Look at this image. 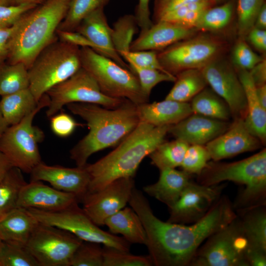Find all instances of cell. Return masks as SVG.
Segmentation results:
<instances>
[{
    "mask_svg": "<svg viewBox=\"0 0 266 266\" xmlns=\"http://www.w3.org/2000/svg\"><path fill=\"white\" fill-rule=\"evenodd\" d=\"M128 203L142 222L146 235L145 245L155 266H190L201 244L237 216L226 196L220 197L203 217L191 225L159 219L147 198L136 187Z\"/></svg>",
    "mask_w": 266,
    "mask_h": 266,
    "instance_id": "1",
    "label": "cell"
},
{
    "mask_svg": "<svg viewBox=\"0 0 266 266\" xmlns=\"http://www.w3.org/2000/svg\"><path fill=\"white\" fill-rule=\"evenodd\" d=\"M66 107L85 121L89 130L69 151L70 159L79 167L85 166L93 154L123 140L140 122L136 105L129 100L114 109L79 102L69 103Z\"/></svg>",
    "mask_w": 266,
    "mask_h": 266,
    "instance_id": "2",
    "label": "cell"
},
{
    "mask_svg": "<svg viewBox=\"0 0 266 266\" xmlns=\"http://www.w3.org/2000/svg\"><path fill=\"white\" fill-rule=\"evenodd\" d=\"M171 126L140 122L116 148L94 163H87V192L100 190L120 178L134 177L142 160L164 141Z\"/></svg>",
    "mask_w": 266,
    "mask_h": 266,
    "instance_id": "3",
    "label": "cell"
},
{
    "mask_svg": "<svg viewBox=\"0 0 266 266\" xmlns=\"http://www.w3.org/2000/svg\"><path fill=\"white\" fill-rule=\"evenodd\" d=\"M72 0H44L16 23L9 40V64L22 63L28 68L39 52L58 38L56 32Z\"/></svg>",
    "mask_w": 266,
    "mask_h": 266,
    "instance_id": "4",
    "label": "cell"
},
{
    "mask_svg": "<svg viewBox=\"0 0 266 266\" xmlns=\"http://www.w3.org/2000/svg\"><path fill=\"white\" fill-rule=\"evenodd\" d=\"M225 181L245 186L233 205L239 210L265 206L266 149L233 163L208 162L198 175V183L213 186Z\"/></svg>",
    "mask_w": 266,
    "mask_h": 266,
    "instance_id": "5",
    "label": "cell"
},
{
    "mask_svg": "<svg viewBox=\"0 0 266 266\" xmlns=\"http://www.w3.org/2000/svg\"><path fill=\"white\" fill-rule=\"evenodd\" d=\"M80 48L58 38L37 55L28 69L29 88L37 101L81 67Z\"/></svg>",
    "mask_w": 266,
    "mask_h": 266,
    "instance_id": "6",
    "label": "cell"
},
{
    "mask_svg": "<svg viewBox=\"0 0 266 266\" xmlns=\"http://www.w3.org/2000/svg\"><path fill=\"white\" fill-rule=\"evenodd\" d=\"M80 57L81 67L94 78L104 94L127 99L135 105L148 102L149 98L130 69L89 47H80Z\"/></svg>",
    "mask_w": 266,
    "mask_h": 266,
    "instance_id": "7",
    "label": "cell"
},
{
    "mask_svg": "<svg viewBox=\"0 0 266 266\" xmlns=\"http://www.w3.org/2000/svg\"><path fill=\"white\" fill-rule=\"evenodd\" d=\"M46 94L38 101L36 108L20 122L9 126L0 138V151L13 167L30 174L42 162L38 144L45 138L43 131L33 124L35 116L49 104Z\"/></svg>",
    "mask_w": 266,
    "mask_h": 266,
    "instance_id": "8",
    "label": "cell"
},
{
    "mask_svg": "<svg viewBox=\"0 0 266 266\" xmlns=\"http://www.w3.org/2000/svg\"><path fill=\"white\" fill-rule=\"evenodd\" d=\"M248 246L237 215L228 225L206 239L197 250L190 266H249L245 258Z\"/></svg>",
    "mask_w": 266,
    "mask_h": 266,
    "instance_id": "9",
    "label": "cell"
},
{
    "mask_svg": "<svg viewBox=\"0 0 266 266\" xmlns=\"http://www.w3.org/2000/svg\"><path fill=\"white\" fill-rule=\"evenodd\" d=\"M226 44L221 38L208 34L193 35L158 53L163 67L175 76L189 69H201L221 56Z\"/></svg>",
    "mask_w": 266,
    "mask_h": 266,
    "instance_id": "10",
    "label": "cell"
},
{
    "mask_svg": "<svg viewBox=\"0 0 266 266\" xmlns=\"http://www.w3.org/2000/svg\"><path fill=\"white\" fill-rule=\"evenodd\" d=\"M77 203L57 211L27 209L40 223L66 231L83 241L95 242L124 251H130V243L123 237L105 232L95 224Z\"/></svg>",
    "mask_w": 266,
    "mask_h": 266,
    "instance_id": "11",
    "label": "cell"
},
{
    "mask_svg": "<svg viewBox=\"0 0 266 266\" xmlns=\"http://www.w3.org/2000/svg\"><path fill=\"white\" fill-rule=\"evenodd\" d=\"M46 94L49 102L46 111L50 118L65 105L71 103L95 104L105 108H117L129 100L104 94L94 78L82 67L69 78L53 86Z\"/></svg>",
    "mask_w": 266,
    "mask_h": 266,
    "instance_id": "12",
    "label": "cell"
},
{
    "mask_svg": "<svg viewBox=\"0 0 266 266\" xmlns=\"http://www.w3.org/2000/svg\"><path fill=\"white\" fill-rule=\"evenodd\" d=\"M82 242L66 231L39 223L26 246L39 266H69L72 255Z\"/></svg>",
    "mask_w": 266,
    "mask_h": 266,
    "instance_id": "13",
    "label": "cell"
},
{
    "mask_svg": "<svg viewBox=\"0 0 266 266\" xmlns=\"http://www.w3.org/2000/svg\"><path fill=\"white\" fill-rule=\"evenodd\" d=\"M220 57L201 70L207 84L228 104L233 119H244L247 107L242 85L233 64Z\"/></svg>",
    "mask_w": 266,
    "mask_h": 266,
    "instance_id": "14",
    "label": "cell"
},
{
    "mask_svg": "<svg viewBox=\"0 0 266 266\" xmlns=\"http://www.w3.org/2000/svg\"><path fill=\"white\" fill-rule=\"evenodd\" d=\"M133 177L114 180L100 190L87 192L83 197V210L98 226H103L106 219L126 206L133 188Z\"/></svg>",
    "mask_w": 266,
    "mask_h": 266,
    "instance_id": "15",
    "label": "cell"
},
{
    "mask_svg": "<svg viewBox=\"0 0 266 266\" xmlns=\"http://www.w3.org/2000/svg\"><path fill=\"white\" fill-rule=\"evenodd\" d=\"M225 186H205L191 181L176 203L170 208L167 222L181 224L194 223L207 213L221 197Z\"/></svg>",
    "mask_w": 266,
    "mask_h": 266,
    "instance_id": "16",
    "label": "cell"
},
{
    "mask_svg": "<svg viewBox=\"0 0 266 266\" xmlns=\"http://www.w3.org/2000/svg\"><path fill=\"white\" fill-rule=\"evenodd\" d=\"M30 181H46L53 188L75 195L79 201L87 193L89 175L85 166L67 167L42 161L30 173Z\"/></svg>",
    "mask_w": 266,
    "mask_h": 266,
    "instance_id": "17",
    "label": "cell"
},
{
    "mask_svg": "<svg viewBox=\"0 0 266 266\" xmlns=\"http://www.w3.org/2000/svg\"><path fill=\"white\" fill-rule=\"evenodd\" d=\"M262 143L247 129L243 119L233 120L229 128L205 145L214 161L253 151Z\"/></svg>",
    "mask_w": 266,
    "mask_h": 266,
    "instance_id": "18",
    "label": "cell"
},
{
    "mask_svg": "<svg viewBox=\"0 0 266 266\" xmlns=\"http://www.w3.org/2000/svg\"><path fill=\"white\" fill-rule=\"evenodd\" d=\"M74 194L58 190L41 181H30L21 190L17 207L45 211H57L78 203Z\"/></svg>",
    "mask_w": 266,
    "mask_h": 266,
    "instance_id": "19",
    "label": "cell"
},
{
    "mask_svg": "<svg viewBox=\"0 0 266 266\" xmlns=\"http://www.w3.org/2000/svg\"><path fill=\"white\" fill-rule=\"evenodd\" d=\"M228 121L192 113L179 122L171 125L168 131L175 139L189 145H205L224 133L230 127Z\"/></svg>",
    "mask_w": 266,
    "mask_h": 266,
    "instance_id": "20",
    "label": "cell"
},
{
    "mask_svg": "<svg viewBox=\"0 0 266 266\" xmlns=\"http://www.w3.org/2000/svg\"><path fill=\"white\" fill-rule=\"evenodd\" d=\"M75 32L90 41L91 49L130 69L128 64L114 48L111 36L112 28L107 23L103 8L97 9L87 15Z\"/></svg>",
    "mask_w": 266,
    "mask_h": 266,
    "instance_id": "21",
    "label": "cell"
},
{
    "mask_svg": "<svg viewBox=\"0 0 266 266\" xmlns=\"http://www.w3.org/2000/svg\"><path fill=\"white\" fill-rule=\"evenodd\" d=\"M197 31L196 29L186 28L174 23L158 21L148 29L140 31L137 38L133 41L130 50L161 51L195 35Z\"/></svg>",
    "mask_w": 266,
    "mask_h": 266,
    "instance_id": "22",
    "label": "cell"
},
{
    "mask_svg": "<svg viewBox=\"0 0 266 266\" xmlns=\"http://www.w3.org/2000/svg\"><path fill=\"white\" fill-rule=\"evenodd\" d=\"M140 122L154 126L173 125L193 113L190 103L165 99L136 105Z\"/></svg>",
    "mask_w": 266,
    "mask_h": 266,
    "instance_id": "23",
    "label": "cell"
},
{
    "mask_svg": "<svg viewBox=\"0 0 266 266\" xmlns=\"http://www.w3.org/2000/svg\"><path fill=\"white\" fill-rule=\"evenodd\" d=\"M189 173L175 168L160 170L158 180L143 187L148 195L171 208L177 201L182 192L191 181Z\"/></svg>",
    "mask_w": 266,
    "mask_h": 266,
    "instance_id": "24",
    "label": "cell"
},
{
    "mask_svg": "<svg viewBox=\"0 0 266 266\" xmlns=\"http://www.w3.org/2000/svg\"><path fill=\"white\" fill-rule=\"evenodd\" d=\"M235 70L246 96L247 112L244 119L245 125L250 133L264 145L266 142V109L258 99L256 87L249 71Z\"/></svg>",
    "mask_w": 266,
    "mask_h": 266,
    "instance_id": "25",
    "label": "cell"
},
{
    "mask_svg": "<svg viewBox=\"0 0 266 266\" xmlns=\"http://www.w3.org/2000/svg\"><path fill=\"white\" fill-rule=\"evenodd\" d=\"M39 222L27 209L17 207L0 220L3 242L26 245Z\"/></svg>",
    "mask_w": 266,
    "mask_h": 266,
    "instance_id": "26",
    "label": "cell"
},
{
    "mask_svg": "<svg viewBox=\"0 0 266 266\" xmlns=\"http://www.w3.org/2000/svg\"><path fill=\"white\" fill-rule=\"evenodd\" d=\"M110 233L120 234L129 243L146 245V235L140 218L131 207H125L104 222Z\"/></svg>",
    "mask_w": 266,
    "mask_h": 266,
    "instance_id": "27",
    "label": "cell"
},
{
    "mask_svg": "<svg viewBox=\"0 0 266 266\" xmlns=\"http://www.w3.org/2000/svg\"><path fill=\"white\" fill-rule=\"evenodd\" d=\"M237 212L249 245L266 252V212L264 206Z\"/></svg>",
    "mask_w": 266,
    "mask_h": 266,
    "instance_id": "28",
    "label": "cell"
},
{
    "mask_svg": "<svg viewBox=\"0 0 266 266\" xmlns=\"http://www.w3.org/2000/svg\"><path fill=\"white\" fill-rule=\"evenodd\" d=\"M29 88L1 97L0 107L3 116L9 126L20 122L37 106Z\"/></svg>",
    "mask_w": 266,
    "mask_h": 266,
    "instance_id": "29",
    "label": "cell"
},
{
    "mask_svg": "<svg viewBox=\"0 0 266 266\" xmlns=\"http://www.w3.org/2000/svg\"><path fill=\"white\" fill-rule=\"evenodd\" d=\"M175 76V83L165 99L188 102L207 85L201 69L185 70Z\"/></svg>",
    "mask_w": 266,
    "mask_h": 266,
    "instance_id": "30",
    "label": "cell"
},
{
    "mask_svg": "<svg viewBox=\"0 0 266 266\" xmlns=\"http://www.w3.org/2000/svg\"><path fill=\"white\" fill-rule=\"evenodd\" d=\"M193 113L228 121L232 117L228 104L211 89L205 88L192 100Z\"/></svg>",
    "mask_w": 266,
    "mask_h": 266,
    "instance_id": "31",
    "label": "cell"
},
{
    "mask_svg": "<svg viewBox=\"0 0 266 266\" xmlns=\"http://www.w3.org/2000/svg\"><path fill=\"white\" fill-rule=\"evenodd\" d=\"M26 183L22 171L15 167L0 180V220L17 207L21 190Z\"/></svg>",
    "mask_w": 266,
    "mask_h": 266,
    "instance_id": "32",
    "label": "cell"
},
{
    "mask_svg": "<svg viewBox=\"0 0 266 266\" xmlns=\"http://www.w3.org/2000/svg\"><path fill=\"white\" fill-rule=\"evenodd\" d=\"M189 145L187 142L178 139L164 141L149 155L151 164L159 170L180 166Z\"/></svg>",
    "mask_w": 266,
    "mask_h": 266,
    "instance_id": "33",
    "label": "cell"
},
{
    "mask_svg": "<svg viewBox=\"0 0 266 266\" xmlns=\"http://www.w3.org/2000/svg\"><path fill=\"white\" fill-rule=\"evenodd\" d=\"M235 8L234 0L207 8L201 14L196 29L203 32H216L224 29L231 22Z\"/></svg>",
    "mask_w": 266,
    "mask_h": 266,
    "instance_id": "34",
    "label": "cell"
},
{
    "mask_svg": "<svg viewBox=\"0 0 266 266\" xmlns=\"http://www.w3.org/2000/svg\"><path fill=\"white\" fill-rule=\"evenodd\" d=\"M29 87L28 70L22 63H0V96Z\"/></svg>",
    "mask_w": 266,
    "mask_h": 266,
    "instance_id": "35",
    "label": "cell"
},
{
    "mask_svg": "<svg viewBox=\"0 0 266 266\" xmlns=\"http://www.w3.org/2000/svg\"><path fill=\"white\" fill-rule=\"evenodd\" d=\"M109 0H72L68 12L57 31H75L81 21L89 14L103 8Z\"/></svg>",
    "mask_w": 266,
    "mask_h": 266,
    "instance_id": "36",
    "label": "cell"
},
{
    "mask_svg": "<svg viewBox=\"0 0 266 266\" xmlns=\"http://www.w3.org/2000/svg\"><path fill=\"white\" fill-rule=\"evenodd\" d=\"M137 26L135 16L132 15H124L115 23L111 36L114 48L119 54L130 51Z\"/></svg>",
    "mask_w": 266,
    "mask_h": 266,
    "instance_id": "37",
    "label": "cell"
},
{
    "mask_svg": "<svg viewBox=\"0 0 266 266\" xmlns=\"http://www.w3.org/2000/svg\"><path fill=\"white\" fill-rule=\"evenodd\" d=\"M265 0H237V28L239 38L245 39L254 27L257 16Z\"/></svg>",
    "mask_w": 266,
    "mask_h": 266,
    "instance_id": "38",
    "label": "cell"
},
{
    "mask_svg": "<svg viewBox=\"0 0 266 266\" xmlns=\"http://www.w3.org/2000/svg\"><path fill=\"white\" fill-rule=\"evenodd\" d=\"M1 266H39L26 245L3 242L0 252Z\"/></svg>",
    "mask_w": 266,
    "mask_h": 266,
    "instance_id": "39",
    "label": "cell"
},
{
    "mask_svg": "<svg viewBox=\"0 0 266 266\" xmlns=\"http://www.w3.org/2000/svg\"><path fill=\"white\" fill-rule=\"evenodd\" d=\"M103 266H151L149 255L138 256L111 247H102Z\"/></svg>",
    "mask_w": 266,
    "mask_h": 266,
    "instance_id": "40",
    "label": "cell"
},
{
    "mask_svg": "<svg viewBox=\"0 0 266 266\" xmlns=\"http://www.w3.org/2000/svg\"><path fill=\"white\" fill-rule=\"evenodd\" d=\"M103 264L100 244L83 241L72 255L69 266H103Z\"/></svg>",
    "mask_w": 266,
    "mask_h": 266,
    "instance_id": "41",
    "label": "cell"
},
{
    "mask_svg": "<svg viewBox=\"0 0 266 266\" xmlns=\"http://www.w3.org/2000/svg\"><path fill=\"white\" fill-rule=\"evenodd\" d=\"M128 66L130 70L137 77L143 93L149 98L152 90L158 84L165 81L174 82L176 80V76L169 73L133 65Z\"/></svg>",
    "mask_w": 266,
    "mask_h": 266,
    "instance_id": "42",
    "label": "cell"
},
{
    "mask_svg": "<svg viewBox=\"0 0 266 266\" xmlns=\"http://www.w3.org/2000/svg\"><path fill=\"white\" fill-rule=\"evenodd\" d=\"M211 159L205 145H189L184 155L181 167L186 172L199 175Z\"/></svg>",
    "mask_w": 266,
    "mask_h": 266,
    "instance_id": "43",
    "label": "cell"
},
{
    "mask_svg": "<svg viewBox=\"0 0 266 266\" xmlns=\"http://www.w3.org/2000/svg\"><path fill=\"white\" fill-rule=\"evenodd\" d=\"M264 58L254 52L243 38H239L232 52V64L235 69L249 71Z\"/></svg>",
    "mask_w": 266,
    "mask_h": 266,
    "instance_id": "44",
    "label": "cell"
},
{
    "mask_svg": "<svg viewBox=\"0 0 266 266\" xmlns=\"http://www.w3.org/2000/svg\"><path fill=\"white\" fill-rule=\"evenodd\" d=\"M120 56L128 65L144 68H150L169 73L161 64L157 51L153 50L128 51L121 52Z\"/></svg>",
    "mask_w": 266,
    "mask_h": 266,
    "instance_id": "45",
    "label": "cell"
},
{
    "mask_svg": "<svg viewBox=\"0 0 266 266\" xmlns=\"http://www.w3.org/2000/svg\"><path fill=\"white\" fill-rule=\"evenodd\" d=\"M36 5L31 3L9 5L0 4V28L13 26L24 14Z\"/></svg>",
    "mask_w": 266,
    "mask_h": 266,
    "instance_id": "46",
    "label": "cell"
},
{
    "mask_svg": "<svg viewBox=\"0 0 266 266\" xmlns=\"http://www.w3.org/2000/svg\"><path fill=\"white\" fill-rule=\"evenodd\" d=\"M49 118L52 131L60 137L69 136L80 125L70 115L65 112L57 113Z\"/></svg>",
    "mask_w": 266,
    "mask_h": 266,
    "instance_id": "47",
    "label": "cell"
},
{
    "mask_svg": "<svg viewBox=\"0 0 266 266\" xmlns=\"http://www.w3.org/2000/svg\"><path fill=\"white\" fill-rule=\"evenodd\" d=\"M207 1H212L211 0H155L154 8V20L156 22L165 14L181 6L193 2Z\"/></svg>",
    "mask_w": 266,
    "mask_h": 266,
    "instance_id": "48",
    "label": "cell"
},
{
    "mask_svg": "<svg viewBox=\"0 0 266 266\" xmlns=\"http://www.w3.org/2000/svg\"><path fill=\"white\" fill-rule=\"evenodd\" d=\"M150 0H139L135 11V18L141 31L149 28L153 23L150 19Z\"/></svg>",
    "mask_w": 266,
    "mask_h": 266,
    "instance_id": "49",
    "label": "cell"
},
{
    "mask_svg": "<svg viewBox=\"0 0 266 266\" xmlns=\"http://www.w3.org/2000/svg\"><path fill=\"white\" fill-rule=\"evenodd\" d=\"M257 50L265 53L266 51V30L254 27L247 34L245 39Z\"/></svg>",
    "mask_w": 266,
    "mask_h": 266,
    "instance_id": "50",
    "label": "cell"
},
{
    "mask_svg": "<svg viewBox=\"0 0 266 266\" xmlns=\"http://www.w3.org/2000/svg\"><path fill=\"white\" fill-rule=\"evenodd\" d=\"M246 260L249 266H266V252L248 246L245 252Z\"/></svg>",
    "mask_w": 266,
    "mask_h": 266,
    "instance_id": "51",
    "label": "cell"
},
{
    "mask_svg": "<svg viewBox=\"0 0 266 266\" xmlns=\"http://www.w3.org/2000/svg\"><path fill=\"white\" fill-rule=\"evenodd\" d=\"M15 24L10 27L0 28V63L6 61L8 42L15 30Z\"/></svg>",
    "mask_w": 266,
    "mask_h": 266,
    "instance_id": "52",
    "label": "cell"
},
{
    "mask_svg": "<svg viewBox=\"0 0 266 266\" xmlns=\"http://www.w3.org/2000/svg\"><path fill=\"white\" fill-rule=\"evenodd\" d=\"M256 87H259L266 82V57L249 71Z\"/></svg>",
    "mask_w": 266,
    "mask_h": 266,
    "instance_id": "53",
    "label": "cell"
},
{
    "mask_svg": "<svg viewBox=\"0 0 266 266\" xmlns=\"http://www.w3.org/2000/svg\"><path fill=\"white\" fill-rule=\"evenodd\" d=\"M254 27L261 29H266V4H263L258 13Z\"/></svg>",
    "mask_w": 266,
    "mask_h": 266,
    "instance_id": "54",
    "label": "cell"
},
{
    "mask_svg": "<svg viewBox=\"0 0 266 266\" xmlns=\"http://www.w3.org/2000/svg\"><path fill=\"white\" fill-rule=\"evenodd\" d=\"M13 167L6 157L0 151V180Z\"/></svg>",
    "mask_w": 266,
    "mask_h": 266,
    "instance_id": "55",
    "label": "cell"
},
{
    "mask_svg": "<svg viewBox=\"0 0 266 266\" xmlns=\"http://www.w3.org/2000/svg\"><path fill=\"white\" fill-rule=\"evenodd\" d=\"M256 93L261 105L266 109V84L256 87Z\"/></svg>",
    "mask_w": 266,
    "mask_h": 266,
    "instance_id": "56",
    "label": "cell"
},
{
    "mask_svg": "<svg viewBox=\"0 0 266 266\" xmlns=\"http://www.w3.org/2000/svg\"><path fill=\"white\" fill-rule=\"evenodd\" d=\"M44 0H12V5H18L24 3H31L36 5L43 2Z\"/></svg>",
    "mask_w": 266,
    "mask_h": 266,
    "instance_id": "57",
    "label": "cell"
},
{
    "mask_svg": "<svg viewBox=\"0 0 266 266\" xmlns=\"http://www.w3.org/2000/svg\"><path fill=\"white\" fill-rule=\"evenodd\" d=\"M9 125L4 119L0 107V138Z\"/></svg>",
    "mask_w": 266,
    "mask_h": 266,
    "instance_id": "58",
    "label": "cell"
},
{
    "mask_svg": "<svg viewBox=\"0 0 266 266\" xmlns=\"http://www.w3.org/2000/svg\"><path fill=\"white\" fill-rule=\"evenodd\" d=\"M0 4L6 5H12V0H0Z\"/></svg>",
    "mask_w": 266,
    "mask_h": 266,
    "instance_id": "59",
    "label": "cell"
},
{
    "mask_svg": "<svg viewBox=\"0 0 266 266\" xmlns=\"http://www.w3.org/2000/svg\"><path fill=\"white\" fill-rule=\"evenodd\" d=\"M3 245V241L0 236V252L2 249Z\"/></svg>",
    "mask_w": 266,
    "mask_h": 266,
    "instance_id": "60",
    "label": "cell"
},
{
    "mask_svg": "<svg viewBox=\"0 0 266 266\" xmlns=\"http://www.w3.org/2000/svg\"><path fill=\"white\" fill-rule=\"evenodd\" d=\"M214 3H216V2H220V1H223L224 0H211Z\"/></svg>",
    "mask_w": 266,
    "mask_h": 266,
    "instance_id": "61",
    "label": "cell"
},
{
    "mask_svg": "<svg viewBox=\"0 0 266 266\" xmlns=\"http://www.w3.org/2000/svg\"><path fill=\"white\" fill-rule=\"evenodd\" d=\"M0 266H1V263H0Z\"/></svg>",
    "mask_w": 266,
    "mask_h": 266,
    "instance_id": "62",
    "label": "cell"
}]
</instances>
